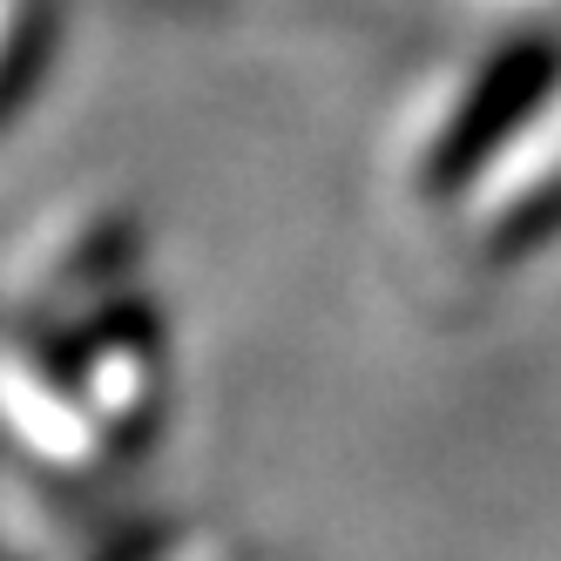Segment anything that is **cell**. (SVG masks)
<instances>
[{
    "label": "cell",
    "mask_w": 561,
    "mask_h": 561,
    "mask_svg": "<svg viewBox=\"0 0 561 561\" xmlns=\"http://www.w3.org/2000/svg\"><path fill=\"white\" fill-rule=\"evenodd\" d=\"M251 561H257V554H251Z\"/></svg>",
    "instance_id": "1"
}]
</instances>
